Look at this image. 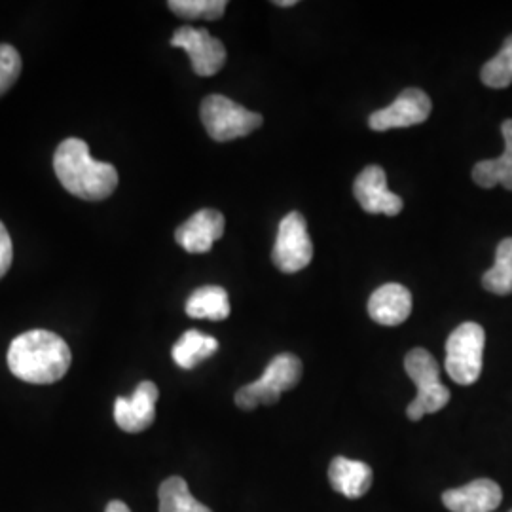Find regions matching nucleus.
Instances as JSON below:
<instances>
[{
	"label": "nucleus",
	"mask_w": 512,
	"mask_h": 512,
	"mask_svg": "<svg viewBox=\"0 0 512 512\" xmlns=\"http://www.w3.org/2000/svg\"><path fill=\"white\" fill-rule=\"evenodd\" d=\"M408 378L418 385V395L406 408L408 420L420 421L427 414H435L450 403V391L440 382V366L427 349L408 351L404 359Z\"/></svg>",
	"instance_id": "7ed1b4c3"
},
{
	"label": "nucleus",
	"mask_w": 512,
	"mask_h": 512,
	"mask_svg": "<svg viewBox=\"0 0 512 512\" xmlns=\"http://www.w3.org/2000/svg\"><path fill=\"white\" fill-rule=\"evenodd\" d=\"M482 84L494 90L509 88L512 84V35L503 42V48L480 71Z\"/></svg>",
	"instance_id": "412c9836"
},
{
	"label": "nucleus",
	"mask_w": 512,
	"mask_h": 512,
	"mask_svg": "<svg viewBox=\"0 0 512 512\" xmlns=\"http://www.w3.org/2000/svg\"><path fill=\"white\" fill-rule=\"evenodd\" d=\"M359 205L370 215L397 217L403 211V200L387 188V177L380 165H368L353 184Z\"/></svg>",
	"instance_id": "9d476101"
},
{
	"label": "nucleus",
	"mask_w": 512,
	"mask_h": 512,
	"mask_svg": "<svg viewBox=\"0 0 512 512\" xmlns=\"http://www.w3.org/2000/svg\"><path fill=\"white\" fill-rule=\"evenodd\" d=\"M158 395L154 382H141L129 399L118 397L114 403L116 425L126 433L147 431L156 418Z\"/></svg>",
	"instance_id": "9b49d317"
},
{
	"label": "nucleus",
	"mask_w": 512,
	"mask_h": 512,
	"mask_svg": "<svg viewBox=\"0 0 512 512\" xmlns=\"http://www.w3.org/2000/svg\"><path fill=\"white\" fill-rule=\"evenodd\" d=\"M71 361L73 355L67 342L50 330L23 332L8 349V366L12 374L27 384L59 382L67 374Z\"/></svg>",
	"instance_id": "f257e3e1"
},
{
	"label": "nucleus",
	"mask_w": 512,
	"mask_h": 512,
	"mask_svg": "<svg viewBox=\"0 0 512 512\" xmlns=\"http://www.w3.org/2000/svg\"><path fill=\"white\" fill-rule=\"evenodd\" d=\"M14 260V247L6 226L0 222V279L8 274Z\"/></svg>",
	"instance_id": "b1692460"
},
{
	"label": "nucleus",
	"mask_w": 512,
	"mask_h": 512,
	"mask_svg": "<svg viewBox=\"0 0 512 512\" xmlns=\"http://www.w3.org/2000/svg\"><path fill=\"white\" fill-rule=\"evenodd\" d=\"M224 234V217L215 209H202L181 224L175 232L177 243L186 253H207Z\"/></svg>",
	"instance_id": "ddd939ff"
},
{
	"label": "nucleus",
	"mask_w": 512,
	"mask_h": 512,
	"mask_svg": "<svg viewBox=\"0 0 512 512\" xmlns=\"http://www.w3.org/2000/svg\"><path fill=\"white\" fill-rule=\"evenodd\" d=\"M219 342L213 336L202 334L200 330H188L181 336V340L171 349L173 361L184 370H192L217 353Z\"/></svg>",
	"instance_id": "a211bd4d"
},
{
	"label": "nucleus",
	"mask_w": 512,
	"mask_h": 512,
	"mask_svg": "<svg viewBox=\"0 0 512 512\" xmlns=\"http://www.w3.org/2000/svg\"><path fill=\"white\" fill-rule=\"evenodd\" d=\"M302 361L293 353H281L266 366L260 380L243 385L236 393L241 410H255L260 404L279 403L285 391H291L302 378Z\"/></svg>",
	"instance_id": "20e7f679"
},
{
	"label": "nucleus",
	"mask_w": 512,
	"mask_h": 512,
	"mask_svg": "<svg viewBox=\"0 0 512 512\" xmlns=\"http://www.w3.org/2000/svg\"><path fill=\"white\" fill-rule=\"evenodd\" d=\"M512 512V511H511Z\"/></svg>",
	"instance_id": "bb28decb"
},
{
	"label": "nucleus",
	"mask_w": 512,
	"mask_h": 512,
	"mask_svg": "<svg viewBox=\"0 0 512 512\" xmlns=\"http://www.w3.org/2000/svg\"><path fill=\"white\" fill-rule=\"evenodd\" d=\"M431 99L420 88L404 90L389 107L376 110L368 118L372 131H389V129L412 128L423 124L431 114Z\"/></svg>",
	"instance_id": "1a4fd4ad"
},
{
	"label": "nucleus",
	"mask_w": 512,
	"mask_h": 512,
	"mask_svg": "<svg viewBox=\"0 0 512 512\" xmlns=\"http://www.w3.org/2000/svg\"><path fill=\"white\" fill-rule=\"evenodd\" d=\"M186 315L192 319L224 321L230 315V298L219 285H205L186 300Z\"/></svg>",
	"instance_id": "f3484780"
},
{
	"label": "nucleus",
	"mask_w": 512,
	"mask_h": 512,
	"mask_svg": "<svg viewBox=\"0 0 512 512\" xmlns=\"http://www.w3.org/2000/svg\"><path fill=\"white\" fill-rule=\"evenodd\" d=\"M200 116L209 137L217 143L247 137L262 126V116L258 112L245 109L224 95L205 97Z\"/></svg>",
	"instance_id": "39448f33"
},
{
	"label": "nucleus",
	"mask_w": 512,
	"mask_h": 512,
	"mask_svg": "<svg viewBox=\"0 0 512 512\" xmlns=\"http://www.w3.org/2000/svg\"><path fill=\"white\" fill-rule=\"evenodd\" d=\"M482 285L497 296L512 293V238H505L497 245L494 266L482 275Z\"/></svg>",
	"instance_id": "aec40b11"
},
{
	"label": "nucleus",
	"mask_w": 512,
	"mask_h": 512,
	"mask_svg": "<svg viewBox=\"0 0 512 512\" xmlns=\"http://www.w3.org/2000/svg\"><path fill=\"white\" fill-rule=\"evenodd\" d=\"M294 4H296V0H277L275 2V6H287V8L294 6Z\"/></svg>",
	"instance_id": "a878e982"
},
{
	"label": "nucleus",
	"mask_w": 512,
	"mask_h": 512,
	"mask_svg": "<svg viewBox=\"0 0 512 512\" xmlns=\"http://www.w3.org/2000/svg\"><path fill=\"white\" fill-rule=\"evenodd\" d=\"M311 258L313 245L308 234V224L300 213L293 211L279 224L272 260L283 274H296L310 266Z\"/></svg>",
	"instance_id": "0eeeda50"
},
{
	"label": "nucleus",
	"mask_w": 512,
	"mask_h": 512,
	"mask_svg": "<svg viewBox=\"0 0 512 512\" xmlns=\"http://www.w3.org/2000/svg\"><path fill=\"white\" fill-rule=\"evenodd\" d=\"M54 169L65 190L86 202H103L118 186L116 167L93 160L82 139H65L57 147Z\"/></svg>",
	"instance_id": "f03ea898"
},
{
	"label": "nucleus",
	"mask_w": 512,
	"mask_h": 512,
	"mask_svg": "<svg viewBox=\"0 0 512 512\" xmlns=\"http://www.w3.org/2000/svg\"><path fill=\"white\" fill-rule=\"evenodd\" d=\"M21 74V57L10 44H0V95L8 92Z\"/></svg>",
	"instance_id": "5701e85b"
},
{
	"label": "nucleus",
	"mask_w": 512,
	"mask_h": 512,
	"mask_svg": "<svg viewBox=\"0 0 512 512\" xmlns=\"http://www.w3.org/2000/svg\"><path fill=\"white\" fill-rule=\"evenodd\" d=\"M486 332L478 323H463L446 342V372L459 385H473L482 374Z\"/></svg>",
	"instance_id": "423d86ee"
},
{
	"label": "nucleus",
	"mask_w": 512,
	"mask_h": 512,
	"mask_svg": "<svg viewBox=\"0 0 512 512\" xmlns=\"http://www.w3.org/2000/svg\"><path fill=\"white\" fill-rule=\"evenodd\" d=\"M372 469L363 463L348 458H334L329 467L330 486L348 499H359L372 486Z\"/></svg>",
	"instance_id": "2eb2a0df"
},
{
	"label": "nucleus",
	"mask_w": 512,
	"mask_h": 512,
	"mask_svg": "<svg viewBox=\"0 0 512 512\" xmlns=\"http://www.w3.org/2000/svg\"><path fill=\"white\" fill-rule=\"evenodd\" d=\"M105 512H131L124 501H110Z\"/></svg>",
	"instance_id": "393cba45"
},
{
	"label": "nucleus",
	"mask_w": 512,
	"mask_h": 512,
	"mask_svg": "<svg viewBox=\"0 0 512 512\" xmlns=\"http://www.w3.org/2000/svg\"><path fill=\"white\" fill-rule=\"evenodd\" d=\"M505 139V150L495 160H484L473 167V181L482 188L503 186L512 190V120H505L501 126Z\"/></svg>",
	"instance_id": "dca6fc26"
},
{
	"label": "nucleus",
	"mask_w": 512,
	"mask_h": 512,
	"mask_svg": "<svg viewBox=\"0 0 512 512\" xmlns=\"http://www.w3.org/2000/svg\"><path fill=\"white\" fill-rule=\"evenodd\" d=\"M503 490L490 478L473 482L442 494V503L450 512H492L501 505Z\"/></svg>",
	"instance_id": "f8f14e48"
},
{
	"label": "nucleus",
	"mask_w": 512,
	"mask_h": 512,
	"mask_svg": "<svg viewBox=\"0 0 512 512\" xmlns=\"http://www.w3.org/2000/svg\"><path fill=\"white\" fill-rule=\"evenodd\" d=\"M171 46L181 48L188 54L192 61V69L198 76H213L219 73L226 63L224 44L219 38L211 37L207 29L183 25L173 33Z\"/></svg>",
	"instance_id": "6e6552de"
},
{
	"label": "nucleus",
	"mask_w": 512,
	"mask_h": 512,
	"mask_svg": "<svg viewBox=\"0 0 512 512\" xmlns=\"http://www.w3.org/2000/svg\"><path fill=\"white\" fill-rule=\"evenodd\" d=\"M412 313V294L399 283H387L376 289L368 300V315L384 327H397Z\"/></svg>",
	"instance_id": "4468645a"
},
{
	"label": "nucleus",
	"mask_w": 512,
	"mask_h": 512,
	"mask_svg": "<svg viewBox=\"0 0 512 512\" xmlns=\"http://www.w3.org/2000/svg\"><path fill=\"white\" fill-rule=\"evenodd\" d=\"M158 499L160 512H213L190 494L188 484L181 476H171L164 480Z\"/></svg>",
	"instance_id": "6ab92c4d"
},
{
	"label": "nucleus",
	"mask_w": 512,
	"mask_h": 512,
	"mask_svg": "<svg viewBox=\"0 0 512 512\" xmlns=\"http://www.w3.org/2000/svg\"><path fill=\"white\" fill-rule=\"evenodd\" d=\"M167 6L179 18L194 21V19H220L226 12V0H169Z\"/></svg>",
	"instance_id": "4be33fe9"
}]
</instances>
